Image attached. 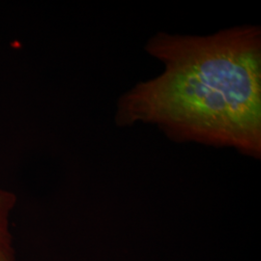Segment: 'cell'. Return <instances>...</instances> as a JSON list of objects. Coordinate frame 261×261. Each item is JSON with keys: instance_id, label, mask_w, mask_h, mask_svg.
I'll list each match as a JSON object with an SVG mask.
<instances>
[{"instance_id": "7a4b0ae2", "label": "cell", "mask_w": 261, "mask_h": 261, "mask_svg": "<svg viewBox=\"0 0 261 261\" xmlns=\"http://www.w3.org/2000/svg\"><path fill=\"white\" fill-rule=\"evenodd\" d=\"M12 197L0 192V261H16L8 230V215L12 207Z\"/></svg>"}, {"instance_id": "6da1fadb", "label": "cell", "mask_w": 261, "mask_h": 261, "mask_svg": "<svg viewBox=\"0 0 261 261\" xmlns=\"http://www.w3.org/2000/svg\"><path fill=\"white\" fill-rule=\"evenodd\" d=\"M145 49L164 71L119 98L118 126L150 124L178 142L260 158V28L206 36L158 33Z\"/></svg>"}]
</instances>
